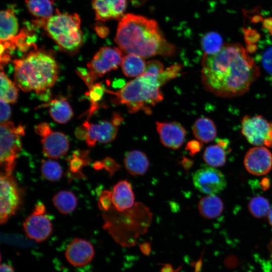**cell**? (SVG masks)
<instances>
[{
	"mask_svg": "<svg viewBox=\"0 0 272 272\" xmlns=\"http://www.w3.org/2000/svg\"><path fill=\"white\" fill-rule=\"evenodd\" d=\"M201 65L205 88L221 97L244 94L259 75L253 58L241 45L236 43L224 44L214 54H205Z\"/></svg>",
	"mask_w": 272,
	"mask_h": 272,
	"instance_id": "cell-1",
	"label": "cell"
},
{
	"mask_svg": "<svg viewBox=\"0 0 272 272\" xmlns=\"http://www.w3.org/2000/svg\"><path fill=\"white\" fill-rule=\"evenodd\" d=\"M115 41L122 51L142 57L170 56L176 52L175 46L164 38L155 20L133 14L122 17Z\"/></svg>",
	"mask_w": 272,
	"mask_h": 272,
	"instance_id": "cell-2",
	"label": "cell"
},
{
	"mask_svg": "<svg viewBox=\"0 0 272 272\" xmlns=\"http://www.w3.org/2000/svg\"><path fill=\"white\" fill-rule=\"evenodd\" d=\"M16 85L25 92L34 91L41 98L55 83L58 66L54 57L44 51L34 50L24 57L15 59Z\"/></svg>",
	"mask_w": 272,
	"mask_h": 272,
	"instance_id": "cell-3",
	"label": "cell"
},
{
	"mask_svg": "<svg viewBox=\"0 0 272 272\" xmlns=\"http://www.w3.org/2000/svg\"><path fill=\"white\" fill-rule=\"evenodd\" d=\"M157 78L144 73L128 82L117 92L107 90L106 92L114 95L116 102L125 105L129 113L142 110L150 114L152 113L151 107L163 99Z\"/></svg>",
	"mask_w": 272,
	"mask_h": 272,
	"instance_id": "cell-4",
	"label": "cell"
},
{
	"mask_svg": "<svg viewBox=\"0 0 272 272\" xmlns=\"http://www.w3.org/2000/svg\"><path fill=\"white\" fill-rule=\"evenodd\" d=\"M81 20L77 14L58 13L47 21L45 28L59 47L68 51L78 49L82 41Z\"/></svg>",
	"mask_w": 272,
	"mask_h": 272,
	"instance_id": "cell-5",
	"label": "cell"
},
{
	"mask_svg": "<svg viewBox=\"0 0 272 272\" xmlns=\"http://www.w3.org/2000/svg\"><path fill=\"white\" fill-rule=\"evenodd\" d=\"M24 127L19 125L15 126L10 121L1 123L0 127V164L4 172L12 174L16 159L22 149L20 136L24 135Z\"/></svg>",
	"mask_w": 272,
	"mask_h": 272,
	"instance_id": "cell-6",
	"label": "cell"
},
{
	"mask_svg": "<svg viewBox=\"0 0 272 272\" xmlns=\"http://www.w3.org/2000/svg\"><path fill=\"white\" fill-rule=\"evenodd\" d=\"M20 191L12 174L0 176V223L5 224L14 215L21 203Z\"/></svg>",
	"mask_w": 272,
	"mask_h": 272,
	"instance_id": "cell-7",
	"label": "cell"
},
{
	"mask_svg": "<svg viewBox=\"0 0 272 272\" xmlns=\"http://www.w3.org/2000/svg\"><path fill=\"white\" fill-rule=\"evenodd\" d=\"M241 131L251 144L272 147V122L262 116H244L242 120Z\"/></svg>",
	"mask_w": 272,
	"mask_h": 272,
	"instance_id": "cell-8",
	"label": "cell"
},
{
	"mask_svg": "<svg viewBox=\"0 0 272 272\" xmlns=\"http://www.w3.org/2000/svg\"><path fill=\"white\" fill-rule=\"evenodd\" d=\"M34 130L41 137L42 151L46 157L56 159L67 153L69 140L65 134L52 130L50 125L45 122L36 125Z\"/></svg>",
	"mask_w": 272,
	"mask_h": 272,
	"instance_id": "cell-9",
	"label": "cell"
},
{
	"mask_svg": "<svg viewBox=\"0 0 272 272\" xmlns=\"http://www.w3.org/2000/svg\"><path fill=\"white\" fill-rule=\"evenodd\" d=\"M45 210L42 202H38L23 224L27 237L38 242L46 240L52 231L51 221Z\"/></svg>",
	"mask_w": 272,
	"mask_h": 272,
	"instance_id": "cell-10",
	"label": "cell"
},
{
	"mask_svg": "<svg viewBox=\"0 0 272 272\" xmlns=\"http://www.w3.org/2000/svg\"><path fill=\"white\" fill-rule=\"evenodd\" d=\"M117 127L112 121H102L97 123L86 120L81 129H78L76 135L84 138L89 147H93L97 142L106 144L113 141L117 133Z\"/></svg>",
	"mask_w": 272,
	"mask_h": 272,
	"instance_id": "cell-11",
	"label": "cell"
},
{
	"mask_svg": "<svg viewBox=\"0 0 272 272\" xmlns=\"http://www.w3.org/2000/svg\"><path fill=\"white\" fill-rule=\"evenodd\" d=\"M122 52L120 49L109 46L101 48L88 63V69L97 79L121 64Z\"/></svg>",
	"mask_w": 272,
	"mask_h": 272,
	"instance_id": "cell-12",
	"label": "cell"
},
{
	"mask_svg": "<svg viewBox=\"0 0 272 272\" xmlns=\"http://www.w3.org/2000/svg\"><path fill=\"white\" fill-rule=\"evenodd\" d=\"M192 180L197 190L208 194L221 191L227 184L224 175L213 167H205L198 169L194 173Z\"/></svg>",
	"mask_w": 272,
	"mask_h": 272,
	"instance_id": "cell-13",
	"label": "cell"
},
{
	"mask_svg": "<svg viewBox=\"0 0 272 272\" xmlns=\"http://www.w3.org/2000/svg\"><path fill=\"white\" fill-rule=\"evenodd\" d=\"M244 164L247 171L253 175L266 174L272 168V154L266 147L256 146L247 151Z\"/></svg>",
	"mask_w": 272,
	"mask_h": 272,
	"instance_id": "cell-14",
	"label": "cell"
},
{
	"mask_svg": "<svg viewBox=\"0 0 272 272\" xmlns=\"http://www.w3.org/2000/svg\"><path fill=\"white\" fill-rule=\"evenodd\" d=\"M95 255L93 246L89 241L76 238L69 243L65 251L67 260L75 266H83L89 263Z\"/></svg>",
	"mask_w": 272,
	"mask_h": 272,
	"instance_id": "cell-15",
	"label": "cell"
},
{
	"mask_svg": "<svg viewBox=\"0 0 272 272\" xmlns=\"http://www.w3.org/2000/svg\"><path fill=\"white\" fill-rule=\"evenodd\" d=\"M157 130L162 144L171 149H177L183 144L186 131L178 122H156Z\"/></svg>",
	"mask_w": 272,
	"mask_h": 272,
	"instance_id": "cell-16",
	"label": "cell"
},
{
	"mask_svg": "<svg viewBox=\"0 0 272 272\" xmlns=\"http://www.w3.org/2000/svg\"><path fill=\"white\" fill-rule=\"evenodd\" d=\"M92 5L97 20L117 19L123 15L126 0H93Z\"/></svg>",
	"mask_w": 272,
	"mask_h": 272,
	"instance_id": "cell-17",
	"label": "cell"
},
{
	"mask_svg": "<svg viewBox=\"0 0 272 272\" xmlns=\"http://www.w3.org/2000/svg\"><path fill=\"white\" fill-rule=\"evenodd\" d=\"M112 200L113 205L118 211H123L133 205L134 196L129 182L121 180L114 186Z\"/></svg>",
	"mask_w": 272,
	"mask_h": 272,
	"instance_id": "cell-18",
	"label": "cell"
},
{
	"mask_svg": "<svg viewBox=\"0 0 272 272\" xmlns=\"http://www.w3.org/2000/svg\"><path fill=\"white\" fill-rule=\"evenodd\" d=\"M124 164L126 170L132 175H142L148 170L149 161L146 155L139 150H132L125 156Z\"/></svg>",
	"mask_w": 272,
	"mask_h": 272,
	"instance_id": "cell-19",
	"label": "cell"
},
{
	"mask_svg": "<svg viewBox=\"0 0 272 272\" xmlns=\"http://www.w3.org/2000/svg\"><path fill=\"white\" fill-rule=\"evenodd\" d=\"M18 31V23L14 11L8 9L1 12V42L13 40Z\"/></svg>",
	"mask_w": 272,
	"mask_h": 272,
	"instance_id": "cell-20",
	"label": "cell"
},
{
	"mask_svg": "<svg viewBox=\"0 0 272 272\" xmlns=\"http://www.w3.org/2000/svg\"><path fill=\"white\" fill-rule=\"evenodd\" d=\"M25 2L29 12L37 18L36 24L45 25L53 13V0H26Z\"/></svg>",
	"mask_w": 272,
	"mask_h": 272,
	"instance_id": "cell-21",
	"label": "cell"
},
{
	"mask_svg": "<svg viewBox=\"0 0 272 272\" xmlns=\"http://www.w3.org/2000/svg\"><path fill=\"white\" fill-rule=\"evenodd\" d=\"M198 209L202 217L213 219L222 214L224 205L221 198L215 194H208L200 199Z\"/></svg>",
	"mask_w": 272,
	"mask_h": 272,
	"instance_id": "cell-22",
	"label": "cell"
},
{
	"mask_svg": "<svg viewBox=\"0 0 272 272\" xmlns=\"http://www.w3.org/2000/svg\"><path fill=\"white\" fill-rule=\"evenodd\" d=\"M49 107V113L54 121L64 124L73 116V110L64 98H55L46 104Z\"/></svg>",
	"mask_w": 272,
	"mask_h": 272,
	"instance_id": "cell-23",
	"label": "cell"
},
{
	"mask_svg": "<svg viewBox=\"0 0 272 272\" xmlns=\"http://www.w3.org/2000/svg\"><path fill=\"white\" fill-rule=\"evenodd\" d=\"M192 131L195 137L201 142L209 143L216 137L217 131L213 121L206 117L198 118L194 123Z\"/></svg>",
	"mask_w": 272,
	"mask_h": 272,
	"instance_id": "cell-24",
	"label": "cell"
},
{
	"mask_svg": "<svg viewBox=\"0 0 272 272\" xmlns=\"http://www.w3.org/2000/svg\"><path fill=\"white\" fill-rule=\"evenodd\" d=\"M121 65L123 73L128 77L141 76L144 73L146 66L142 57L132 53L123 57Z\"/></svg>",
	"mask_w": 272,
	"mask_h": 272,
	"instance_id": "cell-25",
	"label": "cell"
},
{
	"mask_svg": "<svg viewBox=\"0 0 272 272\" xmlns=\"http://www.w3.org/2000/svg\"><path fill=\"white\" fill-rule=\"evenodd\" d=\"M56 209L62 214H69L74 211L77 205V199L71 191L62 190L56 193L52 198Z\"/></svg>",
	"mask_w": 272,
	"mask_h": 272,
	"instance_id": "cell-26",
	"label": "cell"
},
{
	"mask_svg": "<svg viewBox=\"0 0 272 272\" xmlns=\"http://www.w3.org/2000/svg\"><path fill=\"white\" fill-rule=\"evenodd\" d=\"M203 158L205 162L213 167L223 166L226 161V153L221 141L217 145L208 146L205 149Z\"/></svg>",
	"mask_w": 272,
	"mask_h": 272,
	"instance_id": "cell-27",
	"label": "cell"
},
{
	"mask_svg": "<svg viewBox=\"0 0 272 272\" xmlns=\"http://www.w3.org/2000/svg\"><path fill=\"white\" fill-rule=\"evenodd\" d=\"M1 91L0 97L9 103H15L18 98V89L3 71L0 75Z\"/></svg>",
	"mask_w": 272,
	"mask_h": 272,
	"instance_id": "cell-28",
	"label": "cell"
},
{
	"mask_svg": "<svg viewBox=\"0 0 272 272\" xmlns=\"http://www.w3.org/2000/svg\"><path fill=\"white\" fill-rule=\"evenodd\" d=\"M201 45L205 54H212L218 52L224 44L222 38L219 33L210 32L201 38Z\"/></svg>",
	"mask_w": 272,
	"mask_h": 272,
	"instance_id": "cell-29",
	"label": "cell"
},
{
	"mask_svg": "<svg viewBox=\"0 0 272 272\" xmlns=\"http://www.w3.org/2000/svg\"><path fill=\"white\" fill-rule=\"evenodd\" d=\"M42 177L49 181H58L62 176L63 171L60 165L51 160H42L40 166Z\"/></svg>",
	"mask_w": 272,
	"mask_h": 272,
	"instance_id": "cell-30",
	"label": "cell"
},
{
	"mask_svg": "<svg viewBox=\"0 0 272 272\" xmlns=\"http://www.w3.org/2000/svg\"><path fill=\"white\" fill-rule=\"evenodd\" d=\"M248 207L251 214L257 218L267 216L270 209L268 201L261 196H256L251 198Z\"/></svg>",
	"mask_w": 272,
	"mask_h": 272,
	"instance_id": "cell-31",
	"label": "cell"
},
{
	"mask_svg": "<svg viewBox=\"0 0 272 272\" xmlns=\"http://www.w3.org/2000/svg\"><path fill=\"white\" fill-rule=\"evenodd\" d=\"M88 96L91 102L90 109L89 110V116L96 110L98 108V102L102 99L106 89L100 84H94L92 87L89 89Z\"/></svg>",
	"mask_w": 272,
	"mask_h": 272,
	"instance_id": "cell-32",
	"label": "cell"
},
{
	"mask_svg": "<svg viewBox=\"0 0 272 272\" xmlns=\"http://www.w3.org/2000/svg\"><path fill=\"white\" fill-rule=\"evenodd\" d=\"M182 66L181 65L174 64L164 70L158 75L157 78L160 86L177 77L180 74Z\"/></svg>",
	"mask_w": 272,
	"mask_h": 272,
	"instance_id": "cell-33",
	"label": "cell"
},
{
	"mask_svg": "<svg viewBox=\"0 0 272 272\" xmlns=\"http://www.w3.org/2000/svg\"><path fill=\"white\" fill-rule=\"evenodd\" d=\"M164 71L162 63L157 60H152L146 63L144 73L158 77Z\"/></svg>",
	"mask_w": 272,
	"mask_h": 272,
	"instance_id": "cell-34",
	"label": "cell"
},
{
	"mask_svg": "<svg viewBox=\"0 0 272 272\" xmlns=\"http://www.w3.org/2000/svg\"><path fill=\"white\" fill-rule=\"evenodd\" d=\"M243 32L244 40L247 44H255L260 38V35L258 31L252 28H243Z\"/></svg>",
	"mask_w": 272,
	"mask_h": 272,
	"instance_id": "cell-35",
	"label": "cell"
},
{
	"mask_svg": "<svg viewBox=\"0 0 272 272\" xmlns=\"http://www.w3.org/2000/svg\"><path fill=\"white\" fill-rule=\"evenodd\" d=\"M112 200V192L108 190L103 191L100 194L98 206L101 210H108L110 208Z\"/></svg>",
	"mask_w": 272,
	"mask_h": 272,
	"instance_id": "cell-36",
	"label": "cell"
},
{
	"mask_svg": "<svg viewBox=\"0 0 272 272\" xmlns=\"http://www.w3.org/2000/svg\"><path fill=\"white\" fill-rule=\"evenodd\" d=\"M77 73L85 82L89 89L91 88L94 84V83L96 79L92 75L88 69H78Z\"/></svg>",
	"mask_w": 272,
	"mask_h": 272,
	"instance_id": "cell-37",
	"label": "cell"
},
{
	"mask_svg": "<svg viewBox=\"0 0 272 272\" xmlns=\"http://www.w3.org/2000/svg\"><path fill=\"white\" fill-rule=\"evenodd\" d=\"M81 153L79 151H76L72 155V158L70 161V169L74 173L78 171L82 167L84 163L85 164L84 160L81 157Z\"/></svg>",
	"mask_w": 272,
	"mask_h": 272,
	"instance_id": "cell-38",
	"label": "cell"
},
{
	"mask_svg": "<svg viewBox=\"0 0 272 272\" xmlns=\"http://www.w3.org/2000/svg\"><path fill=\"white\" fill-rule=\"evenodd\" d=\"M6 101L1 98L0 100V121L1 123L6 122L8 121L11 114V109L10 105Z\"/></svg>",
	"mask_w": 272,
	"mask_h": 272,
	"instance_id": "cell-39",
	"label": "cell"
},
{
	"mask_svg": "<svg viewBox=\"0 0 272 272\" xmlns=\"http://www.w3.org/2000/svg\"><path fill=\"white\" fill-rule=\"evenodd\" d=\"M262 61L265 70L272 73V47L267 48L264 52Z\"/></svg>",
	"mask_w": 272,
	"mask_h": 272,
	"instance_id": "cell-40",
	"label": "cell"
},
{
	"mask_svg": "<svg viewBox=\"0 0 272 272\" xmlns=\"http://www.w3.org/2000/svg\"><path fill=\"white\" fill-rule=\"evenodd\" d=\"M201 147L202 144L200 141L192 140L187 143L186 150L189 151L190 155L193 156L198 152Z\"/></svg>",
	"mask_w": 272,
	"mask_h": 272,
	"instance_id": "cell-41",
	"label": "cell"
},
{
	"mask_svg": "<svg viewBox=\"0 0 272 272\" xmlns=\"http://www.w3.org/2000/svg\"><path fill=\"white\" fill-rule=\"evenodd\" d=\"M262 28L268 30L272 28V17L263 19L262 21Z\"/></svg>",
	"mask_w": 272,
	"mask_h": 272,
	"instance_id": "cell-42",
	"label": "cell"
},
{
	"mask_svg": "<svg viewBox=\"0 0 272 272\" xmlns=\"http://www.w3.org/2000/svg\"><path fill=\"white\" fill-rule=\"evenodd\" d=\"M0 272H15L13 267L9 264L3 263L0 265Z\"/></svg>",
	"mask_w": 272,
	"mask_h": 272,
	"instance_id": "cell-43",
	"label": "cell"
},
{
	"mask_svg": "<svg viewBox=\"0 0 272 272\" xmlns=\"http://www.w3.org/2000/svg\"><path fill=\"white\" fill-rule=\"evenodd\" d=\"M263 19H264L260 14H257L252 16L250 19V20L251 23H258L262 22Z\"/></svg>",
	"mask_w": 272,
	"mask_h": 272,
	"instance_id": "cell-44",
	"label": "cell"
},
{
	"mask_svg": "<svg viewBox=\"0 0 272 272\" xmlns=\"http://www.w3.org/2000/svg\"><path fill=\"white\" fill-rule=\"evenodd\" d=\"M123 120L122 117L117 113H114L111 121L117 126L119 125Z\"/></svg>",
	"mask_w": 272,
	"mask_h": 272,
	"instance_id": "cell-45",
	"label": "cell"
},
{
	"mask_svg": "<svg viewBox=\"0 0 272 272\" xmlns=\"http://www.w3.org/2000/svg\"><path fill=\"white\" fill-rule=\"evenodd\" d=\"M257 46L255 44H247L246 50L248 53H252L255 51Z\"/></svg>",
	"mask_w": 272,
	"mask_h": 272,
	"instance_id": "cell-46",
	"label": "cell"
},
{
	"mask_svg": "<svg viewBox=\"0 0 272 272\" xmlns=\"http://www.w3.org/2000/svg\"><path fill=\"white\" fill-rule=\"evenodd\" d=\"M267 216L268 222L269 224L272 226V208L270 209Z\"/></svg>",
	"mask_w": 272,
	"mask_h": 272,
	"instance_id": "cell-47",
	"label": "cell"
},
{
	"mask_svg": "<svg viewBox=\"0 0 272 272\" xmlns=\"http://www.w3.org/2000/svg\"><path fill=\"white\" fill-rule=\"evenodd\" d=\"M270 34L272 36V28L268 30Z\"/></svg>",
	"mask_w": 272,
	"mask_h": 272,
	"instance_id": "cell-48",
	"label": "cell"
}]
</instances>
